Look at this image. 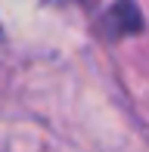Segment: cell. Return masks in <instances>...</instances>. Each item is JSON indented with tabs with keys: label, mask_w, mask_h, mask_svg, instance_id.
<instances>
[]
</instances>
